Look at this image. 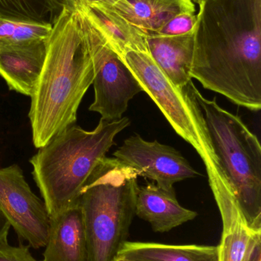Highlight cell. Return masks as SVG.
<instances>
[{
  "label": "cell",
  "mask_w": 261,
  "mask_h": 261,
  "mask_svg": "<svg viewBox=\"0 0 261 261\" xmlns=\"http://www.w3.org/2000/svg\"><path fill=\"white\" fill-rule=\"evenodd\" d=\"M194 29L192 79L253 112L261 108V0H205Z\"/></svg>",
  "instance_id": "cell-1"
},
{
  "label": "cell",
  "mask_w": 261,
  "mask_h": 261,
  "mask_svg": "<svg viewBox=\"0 0 261 261\" xmlns=\"http://www.w3.org/2000/svg\"><path fill=\"white\" fill-rule=\"evenodd\" d=\"M52 24L45 61L29 113L32 141L38 149L76 123L78 107L94 77L81 11L63 7Z\"/></svg>",
  "instance_id": "cell-2"
},
{
  "label": "cell",
  "mask_w": 261,
  "mask_h": 261,
  "mask_svg": "<svg viewBox=\"0 0 261 261\" xmlns=\"http://www.w3.org/2000/svg\"><path fill=\"white\" fill-rule=\"evenodd\" d=\"M130 125L122 117L101 119L92 130L70 125L38 148L30 160L32 176L50 218L79 205L83 189L110 147L116 135Z\"/></svg>",
  "instance_id": "cell-3"
},
{
  "label": "cell",
  "mask_w": 261,
  "mask_h": 261,
  "mask_svg": "<svg viewBox=\"0 0 261 261\" xmlns=\"http://www.w3.org/2000/svg\"><path fill=\"white\" fill-rule=\"evenodd\" d=\"M137 178L134 170L106 156L83 189L87 261H113L127 242L136 216Z\"/></svg>",
  "instance_id": "cell-4"
},
{
  "label": "cell",
  "mask_w": 261,
  "mask_h": 261,
  "mask_svg": "<svg viewBox=\"0 0 261 261\" xmlns=\"http://www.w3.org/2000/svg\"><path fill=\"white\" fill-rule=\"evenodd\" d=\"M121 58L175 132L202 158L216 202L235 197L213 147L203 113L188 87H176L147 52L131 50Z\"/></svg>",
  "instance_id": "cell-5"
},
{
  "label": "cell",
  "mask_w": 261,
  "mask_h": 261,
  "mask_svg": "<svg viewBox=\"0 0 261 261\" xmlns=\"http://www.w3.org/2000/svg\"><path fill=\"white\" fill-rule=\"evenodd\" d=\"M199 104L210 138L236 200L247 220L261 229V147L238 115L206 99L193 81L187 86Z\"/></svg>",
  "instance_id": "cell-6"
},
{
  "label": "cell",
  "mask_w": 261,
  "mask_h": 261,
  "mask_svg": "<svg viewBox=\"0 0 261 261\" xmlns=\"http://www.w3.org/2000/svg\"><path fill=\"white\" fill-rule=\"evenodd\" d=\"M80 11L94 68V100L89 110L99 113L103 120H117L127 111L130 101L144 90L102 32Z\"/></svg>",
  "instance_id": "cell-7"
},
{
  "label": "cell",
  "mask_w": 261,
  "mask_h": 261,
  "mask_svg": "<svg viewBox=\"0 0 261 261\" xmlns=\"http://www.w3.org/2000/svg\"><path fill=\"white\" fill-rule=\"evenodd\" d=\"M0 210L18 237L35 249L45 247L50 216L44 201L31 190L17 164L0 167Z\"/></svg>",
  "instance_id": "cell-8"
},
{
  "label": "cell",
  "mask_w": 261,
  "mask_h": 261,
  "mask_svg": "<svg viewBox=\"0 0 261 261\" xmlns=\"http://www.w3.org/2000/svg\"><path fill=\"white\" fill-rule=\"evenodd\" d=\"M113 156L134 170L138 176L151 179L167 190L173 189L176 182L201 176L179 150L156 140L147 141L139 135L127 138Z\"/></svg>",
  "instance_id": "cell-9"
},
{
  "label": "cell",
  "mask_w": 261,
  "mask_h": 261,
  "mask_svg": "<svg viewBox=\"0 0 261 261\" xmlns=\"http://www.w3.org/2000/svg\"><path fill=\"white\" fill-rule=\"evenodd\" d=\"M47 40L0 47V76L9 90L33 95L45 61Z\"/></svg>",
  "instance_id": "cell-10"
},
{
  "label": "cell",
  "mask_w": 261,
  "mask_h": 261,
  "mask_svg": "<svg viewBox=\"0 0 261 261\" xmlns=\"http://www.w3.org/2000/svg\"><path fill=\"white\" fill-rule=\"evenodd\" d=\"M136 216L155 232L164 233L194 220L198 213L179 204L174 188L167 190L153 182L138 187Z\"/></svg>",
  "instance_id": "cell-11"
},
{
  "label": "cell",
  "mask_w": 261,
  "mask_h": 261,
  "mask_svg": "<svg viewBox=\"0 0 261 261\" xmlns=\"http://www.w3.org/2000/svg\"><path fill=\"white\" fill-rule=\"evenodd\" d=\"M145 40L156 65L176 87L185 88L192 81L194 31L175 36L148 34Z\"/></svg>",
  "instance_id": "cell-12"
},
{
  "label": "cell",
  "mask_w": 261,
  "mask_h": 261,
  "mask_svg": "<svg viewBox=\"0 0 261 261\" xmlns=\"http://www.w3.org/2000/svg\"><path fill=\"white\" fill-rule=\"evenodd\" d=\"M41 261H87V244L79 205L51 218Z\"/></svg>",
  "instance_id": "cell-13"
},
{
  "label": "cell",
  "mask_w": 261,
  "mask_h": 261,
  "mask_svg": "<svg viewBox=\"0 0 261 261\" xmlns=\"http://www.w3.org/2000/svg\"><path fill=\"white\" fill-rule=\"evenodd\" d=\"M219 210L222 222V237L217 246L219 261H251L261 245V229L249 223L238 203Z\"/></svg>",
  "instance_id": "cell-14"
},
{
  "label": "cell",
  "mask_w": 261,
  "mask_h": 261,
  "mask_svg": "<svg viewBox=\"0 0 261 261\" xmlns=\"http://www.w3.org/2000/svg\"><path fill=\"white\" fill-rule=\"evenodd\" d=\"M81 10L102 32L121 58L131 50L149 53L145 34L111 9L101 5H92Z\"/></svg>",
  "instance_id": "cell-15"
},
{
  "label": "cell",
  "mask_w": 261,
  "mask_h": 261,
  "mask_svg": "<svg viewBox=\"0 0 261 261\" xmlns=\"http://www.w3.org/2000/svg\"><path fill=\"white\" fill-rule=\"evenodd\" d=\"M120 255L141 261H219L217 246L127 241Z\"/></svg>",
  "instance_id": "cell-16"
},
{
  "label": "cell",
  "mask_w": 261,
  "mask_h": 261,
  "mask_svg": "<svg viewBox=\"0 0 261 261\" xmlns=\"http://www.w3.org/2000/svg\"><path fill=\"white\" fill-rule=\"evenodd\" d=\"M98 5L111 9L145 35L156 33L172 17L182 12L147 0H109Z\"/></svg>",
  "instance_id": "cell-17"
},
{
  "label": "cell",
  "mask_w": 261,
  "mask_h": 261,
  "mask_svg": "<svg viewBox=\"0 0 261 261\" xmlns=\"http://www.w3.org/2000/svg\"><path fill=\"white\" fill-rule=\"evenodd\" d=\"M62 9L58 0H0V17L29 22H50Z\"/></svg>",
  "instance_id": "cell-18"
},
{
  "label": "cell",
  "mask_w": 261,
  "mask_h": 261,
  "mask_svg": "<svg viewBox=\"0 0 261 261\" xmlns=\"http://www.w3.org/2000/svg\"><path fill=\"white\" fill-rule=\"evenodd\" d=\"M52 29L50 22H29L0 17V47L47 39Z\"/></svg>",
  "instance_id": "cell-19"
},
{
  "label": "cell",
  "mask_w": 261,
  "mask_h": 261,
  "mask_svg": "<svg viewBox=\"0 0 261 261\" xmlns=\"http://www.w3.org/2000/svg\"><path fill=\"white\" fill-rule=\"evenodd\" d=\"M197 15L191 12H182L169 19L155 34L167 36L185 35L194 31Z\"/></svg>",
  "instance_id": "cell-20"
},
{
  "label": "cell",
  "mask_w": 261,
  "mask_h": 261,
  "mask_svg": "<svg viewBox=\"0 0 261 261\" xmlns=\"http://www.w3.org/2000/svg\"><path fill=\"white\" fill-rule=\"evenodd\" d=\"M0 261H38L29 251V246H11L8 239L0 243Z\"/></svg>",
  "instance_id": "cell-21"
},
{
  "label": "cell",
  "mask_w": 261,
  "mask_h": 261,
  "mask_svg": "<svg viewBox=\"0 0 261 261\" xmlns=\"http://www.w3.org/2000/svg\"><path fill=\"white\" fill-rule=\"evenodd\" d=\"M162 7L176 9L181 12H188L195 13L196 7L191 0H147Z\"/></svg>",
  "instance_id": "cell-22"
},
{
  "label": "cell",
  "mask_w": 261,
  "mask_h": 261,
  "mask_svg": "<svg viewBox=\"0 0 261 261\" xmlns=\"http://www.w3.org/2000/svg\"><path fill=\"white\" fill-rule=\"evenodd\" d=\"M10 224L0 210V243L8 239Z\"/></svg>",
  "instance_id": "cell-23"
},
{
  "label": "cell",
  "mask_w": 261,
  "mask_h": 261,
  "mask_svg": "<svg viewBox=\"0 0 261 261\" xmlns=\"http://www.w3.org/2000/svg\"><path fill=\"white\" fill-rule=\"evenodd\" d=\"M58 3L63 7L67 8L72 10H81L84 8L83 0H58Z\"/></svg>",
  "instance_id": "cell-24"
},
{
  "label": "cell",
  "mask_w": 261,
  "mask_h": 261,
  "mask_svg": "<svg viewBox=\"0 0 261 261\" xmlns=\"http://www.w3.org/2000/svg\"><path fill=\"white\" fill-rule=\"evenodd\" d=\"M83 1H84V7H85V6H92V5L102 4L109 0H83Z\"/></svg>",
  "instance_id": "cell-25"
},
{
  "label": "cell",
  "mask_w": 261,
  "mask_h": 261,
  "mask_svg": "<svg viewBox=\"0 0 261 261\" xmlns=\"http://www.w3.org/2000/svg\"><path fill=\"white\" fill-rule=\"evenodd\" d=\"M251 261H261V245L257 247Z\"/></svg>",
  "instance_id": "cell-26"
},
{
  "label": "cell",
  "mask_w": 261,
  "mask_h": 261,
  "mask_svg": "<svg viewBox=\"0 0 261 261\" xmlns=\"http://www.w3.org/2000/svg\"><path fill=\"white\" fill-rule=\"evenodd\" d=\"M113 261H141L139 260H136V259L132 258V257H127V256L120 255L118 254L114 260Z\"/></svg>",
  "instance_id": "cell-27"
},
{
  "label": "cell",
  "mask_w": 261,
  "mask_h": 261,
  "mask_svg": "<svg viewBox=\"0 0 261 261\" xmlns=\"http://www.w3.org/2000/svg\"><path fill=\"white\" fill-rule=\"evenodd\" d=\"M191 1L193 2V3H197V4L200 5L202 4L205 0H191Z\"/></svg>",
  "instance_id": "cell-28"
}]
</instances>
